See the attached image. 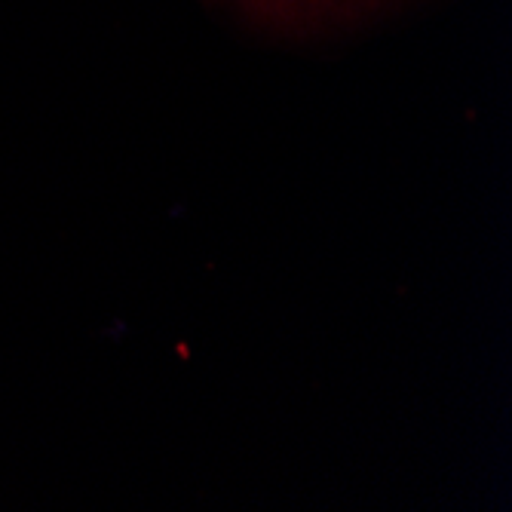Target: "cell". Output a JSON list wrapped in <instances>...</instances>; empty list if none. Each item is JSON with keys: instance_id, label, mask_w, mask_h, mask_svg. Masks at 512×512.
<instances>
[{"instance_id": "6da1fadb", "label": "cell", "mask_w": 512, "mask_h": 512, "mask_svg": "<svg viewBox=\"0 0 512 512\" xmlns=\"http://www.w3.org/2000/svg\"><path fill=\"white\" fill-rule=\"evenodd\" d=\"M203 4L270 37H313L378 16L402 0H203Z\"/></svg>"}]
</instances>
